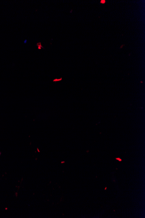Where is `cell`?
I'll return each instance as SVG.
<instances>
[{
    "label": "cell",
    "mask_w": 145,
    "mask_h": 218,
    "mask_svg": "<svg viewBox=\"0 0 145 218\" xmlns=\"http://www.w3.org/2000/svg\"><path fill=\"white\" fill-rule=\"evenodd\" d=\"M37 45L38 47V48L39 49H41L42 48H44V47L42 46V45H41V43L40 42H39V43H38L37 44Z\"/></svg>",
    "instance_id": "cell-1"
},
{
    "label": "cell",
    "mask_w": 145,
    "mask_h": 218,
    "mask_svg": "<svg viewBox=\"0 0 145 218\" xmlns=\"http://www.w3.org/2000/svg\"><path fill=\"white\" fill-rule=\"evenodd\" d=\"M106 2V1L105 0H101L100 1V3L102 4H105Z\"/></svg>",
    "instance_id": "cell-2"
},
{
    "label": "cell",
    "mask_w": 145,
    "mask_h": 218,
    "mask_svg": "<svg viewBox=\"0 0 145 218\" xmlns=\"http://www.w3.org/2000/svg\"><path fill=\"white\" fill-rule=\"evenodd\" d=\"M117 159V160H119V161H120H120H122V159H119V158H117V159Z\"/></svg>",
    "instance_id": "cell-3"
},
{
    "label": "cell",
    "mask_w": 145,
    "mask_h": 218,
    "mask_svg": "<svg viewBox=\"0 0 145 218\" xmlns=\"http://www.w3.org/2000/svg\"><path fill=\"white\" fill-rule=\"evenodd\" d=\"M27 40H26V41H24V43H26V42H27Z\"/></svg>",
    "instance_id": "cell-4"
}]
</instances>
